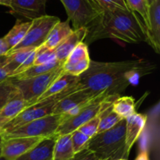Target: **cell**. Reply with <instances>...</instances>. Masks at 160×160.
Wrapping results in <instances>:
<instances>
[{"instance_id":"17","label":"cell","mask_w":160,"mask_h":160,"mask_svg":"<svg viewBox=\"0 0 160 160\" xmlns=\"http://www.w3.org/2000/svg\"><path fill=\"white\" fill-rule=\"evenodd\" d=\"M56 137L44 139L34 148L16 160H52V151Z\"/></svg>"},{"instance_id":"40","label":"cell","mask_w":160,"mask_h":160,"mask_svg":"<svg viewBox=\"0 0 160 160\" xmlns=\"http://www.w3.org/2000/svg\"><path fill=\"white\" fill-rule=\"evenodd\" d=\"M10 2L11 0H0V5L9 7V6H10Z\"/></svg>"},{"instance_id":"9","label":"cell","mask_w":160,"mask_h":160,"mask_svg":"<svg viewBox=\"0 0 160 160\" xmlns=\"http://www.w3.org/2000/svg\"><path fill=\"white\" fill-rule=\"evenodd\" d=\"M59 21L60 19L59 17L49 15L43 16L31 20V26L21 42L8 52L23 48H38L45 42L53 26Z\"/></svg>"},{"instance_id":"4","label":"cell","mask_w":160,"mask_h":160,"mask_svg":"<svg viewBox=\"0 0 160 160\" xmlns=\"http://www.w3.org/2000/svg\"><path fill=\"white\" fill-rule=\"evenodd\" d=\"M120 95L109 96L102 94L92 98L80 108L76 115L66 120L59 125L56 131V136L70 134L77 131L88 121L98 117L105 107L113 102Z\"/></svg>"},{"instance_id":"14","label":"cell","mask_w":160,"mask_h":160,"mask_svg":"<svg viewBox=\"0 0 160 160\" xmlns=\"http://www.w3.org/2000/svg\"><path fill=\"white\" fill-rule=\"evenodd\" d=\"M98 96V95H97ZM96 96L92 95L88 91L81 89V87L75 92L69 94L55 105L52 114L61 115L68 112L74 108L88 102Z\"/></svg>"},{"instance_id":"20","label":"cell","mask_w":160,"mask_h":160,"mask_svg":"<svg viewBox=\"0 0 160 160\" xmlns=\"http://www.w3.org/2000/svg\"><path fill=\"white\" fill-rule=\"evenodd\" d=\"M74 155L71 134L57 136L52 151V160H72Z\"/></svg>"},{"instance_id":"41","label":"cell","mask_w":160,"mask_h":160,"mask_svg":"<svg viewBox=\"0 0 160 160\" xmlns=\"http://www.w3.org/2000/svg\"><path fill=\"white\" fill-rule=\"evenodd\" d=\"M154 2H155V0H146V2H147V4H148V6H149L150 5L152 4Z\"/></svg>"},{"instance_id":"42","label":"cell","mask_w":160,"mask_h":160,"mask_svg":"<svg viewBox=\"0 0 160 160\" xmlns=\"http://www.w3.org/2000/svg\"><path fill=\"white\" fill-rule=\"evenodd\" d=\"M0 160H6V159H4V158H3L2 156H0Z\"/></svg>"},{"instance_id":"44","label":"cell","mask_w":160,"mask_h":160,"mask_svg":"<svg viewBox=\"0 0 160 160\" xmlns=\"http://www.w3.org/2000/svg\"><path fill=\"white\" fill-rule=\"evenodd\" d=\"M91 1H92L93 3H95V2H94V0H91ZM95 5H96V4H95ZM96 6H97V5H96Z\"/></svg>"},{"instance_id":"28","label":"cell","mask_w":160,"mask_h":160,"mask_svg":"<svg viewBox=\"0 0 160 160\" xmlns=\"http://www.w3.org/2000/svg\"><path fill=\"white\" fill-rule=\"evenodd\" d=\"M131 11L138 12L142 17L145 28L148 22V6L146 0H125Z\"/></svg>"},{"instance_id":"7","label":"cell","mask_w":160,"mask_h":160,"mask_svg":"<svg viewBox=\"0 0 160 160\" xmlns=\"http://www.w3.org/2000/svg\"><path fill=\"white\" fill-rule=\"evenodd\" d=\"M67 12V20L73 30L88 28L100 17L103 11L91 0H60Z\"/></svg>"},{"instance_id":"16","label":"cell","mask_w":160,"mask_h":160,"mask_svg":"<svg viewBox=\"0 0 160 160\" xmlns=\"http://www.w3.org/2000/svg\"><path fill=\"white\" fill-rule=\"evenodd\" d=\"M87 33L88 29L86 28L73 29V31L54 49L56 59L59 62H64L75 47L81 42H84Z\"/></svg>"},{"instance_id":"38","label":"cell","mask_w":160,"mask_h":160,"mask_svg":"<svg viewBox=\"0 0 160 160\" xmlns=\"http://www.w3.org/2000/svg\"><path fill=\"white\" fill-rule=\"evenodd\" d=\"M134 160H149L148 151H147L146 149L142 150Z\"/></svg>"},{"instance_id":"37","label":"cell","mask_w":160,"mask_h":160,"mask_svg":"<svg viewBox=\"0 0 160 160\" xmlns=\"http://www.w3.org/2000/svg\"><path fill=\"white\" fill-rule=\"evenodd\" d=\"M9 50V47H8L7 44L6 43L4 39H3V38H0V56L6 55Z\"/></svg>"},{"instance_id":"39","label":"cell","mask_w":160,"mask_h":160,"mask_svg":"<svg viewBox=\"0 0 160 160\" xmlns=\"http://www.w3.org/2000/svg\"><path fill=\"white\" fill-rule=\"evenodd\" d=\"M9 123L8 120H6V119H4L3 117H0V137L4 134L5 131V128H6V124Z\"/></svg>"},{"instance_id":"43","label":"cell","mask_w":160,"mask_h":160,"mask_svg":"<svg viewBox=\"0 0 160 160\" xmlns=\"http://www.w3.org/2000/svg\"><path fill=\"white\" fill-rule=\"evenodd\" d=\"M0 152H1V137H0Z\"/></svg>"},{"instance_id":"13","label":"cell","mask_w":160,"mask_h":160,"mask_svg":"<svg viewBox=\"0 0 160 160\" xmlns=\"http://www.w3.org/2000/svg\"><path fill=\"white\" fill-rule=\"evenodd\" d=\"M147 116L145 114L135 112L126 119V131H125V150L127 157H128L134 143L138 140L143 132L147 123Z\"/></svg>"},{"instance_id":"27","label":"cell","mask_w":160,"mask_h":160,"mask_svg":"<svg viewBox=\"0 0 160 160\" xmlns=\"http://www.w3.org/2000/svg\"><path fill=\"white\" fill-rule=\"evenodd\" d=\"M17 92H18L10 78L0 83V110L9 99L17 95Z\"/></svg>"},{"instance_id":"32","label":"cell","mask_w":160,"mask_h":160,"mask_svg":"<svg viewBox=\"0 0 160 160\" xmlns=\"http://www.w3.org/2000/svg\"><path fill=\"white\" fill-rule=\"evenodd\" d=\"M99 121L100 117L99 115H98V117L92 119V120H90L89 121H88L87 123L83 124L81 127H80L78 130L79 131H81V133H83L84 134L87 135L88 137H89L90 138H92L94 137V136L97 134V132H98Z\"/></svg>"},{"instance_id":"29","label":"cell","mask_w":160,"mask_h":160,"mask_svg":"<svg viewBox=\"0 0 160 160\" xmlns=\"http://www.w3.org/2000/svg\"><path fill=\"white\" fill-rule=\"evenodd\" d=\"M56 60L57 59H56L54 49H49L42 45L37 48V53L34 59V65L49 63Z\"/></svg>"},{"instance_id":"12","label":"cell","mask_w":160,"mask_h":160,"mask_svg":"<svg viewBox=\"0 0 160 160\" xmlns=\"http://www.w3.org/2000/svg\"><path fill=\"white\" fill-rule=\"evenodd\" d=\"M147 43L156 53H160V0L148 6V22L146 26Z\"/></svg>"},{"instance_id":"10","label":"cell","mask_w":160,"mask_h":160,"mask_svg":"<svg viewBox=\"0 0 160 160\" xmlns=\"http://www.w3.org/2000/svg\"><path fill=\"white\" fill-rule=\"evenodd\" d=\"M42 138H2L0 156L6 160H16L38 145Z\"/></svg>"},{"instance_id":"8","label":"cell","mask_w":160,"mask_h":160,"mask_svg":"<svg viewBox=\"0 0 160 160\" xmlns=\"http://www.w3.org/2000/svg\"><path fill=\"white\" fill-rule=\"evenodd\" d=\"M73 92L59 94V95H54V96L45 98V99L42 100V101L37 102L34 104H33L32 106H29L26 109H24L23 112H20L15 118L10 120L6 124L4 133L12 129H14V128L22 126L25 123H30V122L37 120V119L42 118V117H45L46 116L51 115V114H52V110L55 105L58 102L60 101L61 99H62L64 97H66L69 94L72 93Z\"/></svg>"},{"instance_id":"31","label":"cell","mask_w":160,"mask_h":160,"mask_svg":"<svg viewBox=\"0 0 160 160\" xmlns=\"http://www.w3.org/2000/svg\"><path fill=\"white\" fill-rule=\"evenodd\" d=\"M70 134H71L72 145H73V152L75 154L87 148L88 144L91 139L90 138L81 133L78 130L73 131Z\"/></svg>"},{"instance_id":"19","label":"cell","mask_w":160,"mask_h":160,"mask_svg":"<svg viewBox=\"0 0 160 160\" xmlns=\"http://www.w3.org/2000/svg\"><path fill=\"white\" fill-rule=\"evenodd\" d=\"M34 103L35 102H34L25 100L17 92V95L9 99L4 107L0 110V117H3L9 122L24 109L32 106Z\"/></svg>"},{"instance_id":"36","label":"cell","mask_w":160,"mask_h":160,"mask_svg":"<svg viewBox=\"0 0 160 160\" xmlns=\"http://www.w3.org/2000/svg\"><path fill=\"white\" fill-rule=\"evenodd\" d=\"M9 78L10 73L6 67V55H3L0 56V83L9 79Z\"/></svg>"},{"instance_id":"1","label":"cell","mask_w":160,"mask_h":160,"mask_svg":"<svg viewBox=\"0 0 160 160\" xmlns=\"http://www.w3.org/2000/svg\"><path fill=\"white\" fill-rule=\"evenodd\" d=\"M155 68V64L143 59L120 62L91 60L88 69L79 77V85L95 96L102 94L120 95L129 85H135L141 78L152 73Z\"/></svg>"},{"instance_id":"3","label":"cell","mask_w":160,"mask_h":160,"mask_svg":"<svg viewBox=\"0 0 160 160\" xmlns=\"http://www.w3.org/2000/svg\"><path fill=\"white\" fill-rule=\"evenodd\" d=\"M125 131L126 120L123 119L111 129L98 133L92 137L87 148L95 153L100 160L127 159Z\"/></svg>"},{"instance_id":"25","label":"cell","mask_w":160,"mask_h":160,"mask_svg":"<svg viewBox=\"0 0 160 160\" xmlns=\"http://www.w3.org/2000/svg\"><path fill=\"white\" fill-rule=\"evenodd\" d=\"M63 64V62H59L58 60L55 61V62H49V63L46 64H42V65H33L32 67H30L27 70H25L23 73H20L18 75L12 77L10 78L11 79L14 80H21V79H27V78H31L34 77L38 76V75L43 74V73L49 72L51 70H54L59 66Z\"/></svg>"},{"instance_id":"35","label":"cell","mask_w":160,"mask_h":160,"mask_svg":"<svg viewBox=\"0 0 160 160\" xmlns=\"http://www.w3.org/2000/svg\"><path fill=\"white\" fill-rule=\"evenodd\" d=\"M72 160H100L95 155V153L92 152L87 148L85 149L82 150L80 152L76 153L73 156Z\"/></svg>"},{"instance_id":"5","label":"cell","mask_w":160,"mask_h":160,"mask_svg":"<svg viewBox=\"0 0 160 160\" xmlns=\"http://www.w3.org/2000/svg\"><path fill=\"white\" fill-rule=\"evenodd\" d=\"M63 121L62 115L51 114L25 123L5 132L2 138H42L56 137V131Z\"/></svg>"},{"instance_id":"21","label":"cell","mask_w":160,"mask_h":160,"mask_svg":"<svg viewBox=\"0 0 160 160\" xmlns=\"http://www.w3.org/2000/svg\"><path fill=\"white\" fill-rule=\"evenodd\" d=\"M31 24V21L23 22L20 20H17L16 24L12 27V29L3 37V39L7 44L9 50L15 48L21 42L26 35Z\"/></svg>"},{"instance_id":"34","label":"cell","mask_w":160,"mask_h":160,"mask_svg":"<svg viewBox=\"0 0 160 160\" xmlns=\"http://www.w3.org/2000/svg\"><path fill=\"white\" fill-rule=\"evenodd\" d=\"M37 48H35V49H34V51H33L30 54V56L27 58L26 60H25L24 62H23V63H22L21 65H20V67H19L18 68L15 70V72L12 73V75L10 77V78H12V77H14V76H16V75H18V74H20V73H23V72H24L25 70H27L28 69H29L30 67H31L33 65H34V59H35L36 53H37Z\"/></svg>"},{"instance_id":"23","label":"cell","mask_w":160,"mask_h":160,"mask_svg":"<svg viewBox=\"0 0 160 160\" xmlns=\"http://www.w3.org/2000/svg\"><path fill=\"white\" fill-rule=\"evenodd\" d=\"M112 110L122 119L128 118L136 112L135 102L131 96H119L112 102Z\"/></svg>"},{"instance_id":"30","label":"cell","mask_w":160,"mask_h":160,"mask_svg":"<svg viewBox=\"0 0 160 160\" xmlns=\"http://www.w3.org/2000/svg\"><path fill=\"white\" fill-rule=\"evenodd\" d=\"M94 2L97 5V6H98L102 11L130 9L125 0H94Z\"/></svg>"},{"instance_id":"15","label":"cell","mask_w":160,"mask_h":160,"mask_svg":"<svg viewBox=\"0 0 160 160\" xmlns=\"http://www.w3.org/2000/svg\"><path fill=\"white\" fill-rule=\"evenodd\" d=\"M78 88H79V77H75L64 73L50 85V87L47 89L45 93L42 94L38 98L37 102L42 101L45 98L59 95V94L73 92L77 90Z\"/></svg>"},{"instance_id":"18","label":"cell","mask_w":160,"mask_h":160,"mask_svg":"<svg viewBox=\"0 0 160 160\" xmlns=\"http://www.w3.org/2000/svg\"><path fill=\"white\" fill-rule=\"evenodd\" d=\"M72 31L73 29L70 25V20L58 22L49 31L42 45L49 49H55Z\"/></svg>"},{"instance_id":"26","label":"cell","mask_w":160,"mask_h":160,"mask_svg":"<svg viewBox=\"0 0 160 160\" xmlns=\"http://www.w3.org/2000/svg\"><path fill=\"white\" fill-rule=\"evenodd\" d=\"M89 58H90V56H89L88 45H86L84 42H81L75 47L74 49L70 53L68 57L64 61L62 64V68H68L84 59H89Z\"/></svg>"},{"instance_id":"24","label":"cell","mask_w":160,"mask_h":160,"mask_svg":"<svg viewBox=\"0 0 160 160\" xmlns=\"http://www.w3.org/2000/svg\"><path fill=\"white\" fill-rule=\"evenodd\" d=\"M112 103L108 105L106 107L102 110L100 112L99 117L100 121L99 125H98V133L104 132V131H108V130L111 129L113 127H115L119 122L123 119L117 115L113 110H112Z\"/></svg>"},{"instance_id":"22","label":"cell","mask_w":160,"mask_h":160,"mask_svg":"<svg viewBox=\"0 0 160 160\" xmlns=\"http://www.w3.org/2000/svg\"><path fill=\"white\" fill-rule=\"evenodd\" d=\"M34 49L35 48H23L6 52V67L10 73V77Z\"/></svg>"},{"instance_id":"6","label":"cell","mask_w":160,"mask_h":160,"mask_svg":"<svg viewBox=\"0 0 160 160\" xmlns=\"http://www.w3.org/2000/svg\"><path fill=\"white\" fill-rule=\"evenodd\" d=\"M63 73L62 64L51 71L34 78L21 80L12 79V81L22 98L28 101L36 102L38 98L45 93L50 85Z\"/></svg>"},{"instance_id":"33","label":"cell","mask_w":160,"mask_h":160,"mask_svg":"<svg viewBox=\"0 0 160 160\" xmlns=\"http://www.w3.org/2000/svg\"><path fill=\"white\" fill-rule=\"evenodd\" d=\"M91 59H85L68 68L63 69L64 73L67 74L73 75L75 77H80L82 73H84L86 70L88 69L89 65H90Z\"/></svg>"},{"instance_id":"2","label":"cell","mask_w":160,"mask_h":160,"mask_svg":"<svg viewBox=\"0 0 160 160\" xmlns=\"http://www.w3.org/2000/svg\"><path fill=\"white\" fill-rule=\"evenodd\" d=\"M88 29L86 45L102 38H112L127 43L146 42V28L138 16L131 9L103 11Z\"/></svg>"},{"instance_id":"11","label":"cell","mask_w":160,"mask_h":160,"mask_svg":"<svg viewBox=\"0 0 160 160\" xmlns=\"http://www.w3.org/2000/svg\"><path fill=\"white\" fill-rule=\"evenodd\" d=\"M46 2L47 0H11L9 13L31 21L47 15Z\"/></svg>"},{"instance_id":"45","label":"cell","mask_w":160,"mask_h":160,"mask_svg":"<svg viewBox=\"0 0 160 160\" xmlns=\"http://www.w3.org/2000/svg\"><path fill=\"white\" fill-rule=\"evenodd\" d=\"M119 160H127L126 159H119Z\"/></svg>"}]
</instances>
